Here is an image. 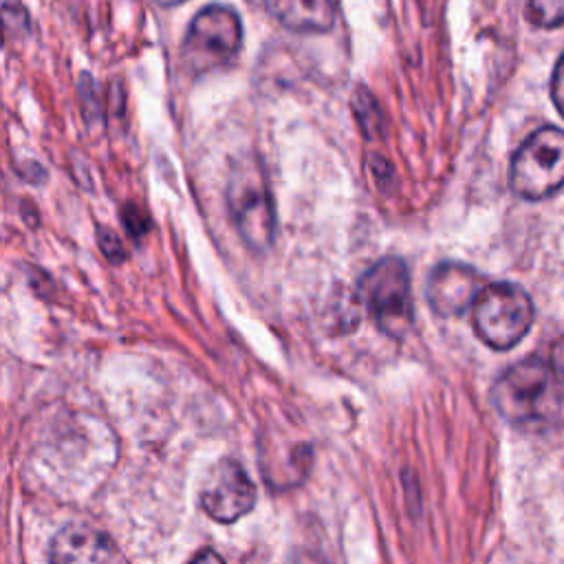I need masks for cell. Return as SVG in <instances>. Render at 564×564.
Masks as SVG:
<instances>
[{
    "label": "cell",
    "instance_id": "obj_1",
    "mask_svg": "<svg viewBox=\"0 0 564 564\" xmlns=\"http://www.w3.org/2000/svg\"><path fill=\"white\" fill-rule=\"evenodd\" d=\"M492 404L498 415L525 432L564 426V335L549 357L531 355L496 379Z\"/></svg>",
    "mask_w": 564,
    "mask_h": 564
},
{
    "label": "cell",
    "instance_id": "obj_2",
    "mask_svg": "<svg viewBox=\"0 0 564 564\" xmlns=\"http://www.w3.org/2000/svg\"><path fill=\"white\" fill-rule=\"evenodd\" d=\"M534 318V302L514 282L485 285L472 305L474 331L494 351L514 349L529 333Z\"/></svg>",
    "mask_w": 564,
    "mask_h": 564
},
{
    "label": "cell",
    "instance_id": "obj_3",
    "mask_svg": "<svg viewBox=\"0 0 564 564\" xmlns=\"http://www.w3.org/2000/svg\"><path fill=\"white\" fill-rule=\"evenodd\" d=\"M243 47V23L232 7H203L190 23L181 47L183 67L194 78L230 64Z\"/></svg>",
    "mask_w": 564,
    "mask_h": 564
},
{
    "label": "cell",
    "instance_id": "obj_4",
    "mask_svg": "<svg viewBox=\"0 0 564 564\" xmlns=\"http://www.w3.org/2000/svg\"><path fill=\"white\" fill-rule=\"evenodd\" d=\"M564 186V130L542 126L531 133L512 159L509 188L525 201L549 199Z\"/></svg>",
    "mask_w": 564,
    "mask_h": 564
},
{
    "label": "cell",
    "instance_id": "obj_5",
    "mask_svg": "<svg viewBox=\"0 0 564 564\" xmlns=\"http://www.w3.org/2000/svg\"><path fill=\"white\" fill-rule=\"evenodd\" d=\"M227 210L245 245L258 254L267 252L276 234V210L263 168L254 161L234 168L227 183Z\"/></svg>",
    "mask_w": 564,
    "mask_h": 564
},
{
    "label": "cell",
    "instance_id": "obj_6",
    "mask_svg": "<svg viewBox=\"0 0 564 564\" xmlns=\"http://www.w3.org/2000/svg\"><path fill=\"white\" fill-rule=\"evenodd\" d=\"M360 296L379 331L390 338H404L412 327V291L408 267L397 256H386L360 280Z\"/></svg>",
    "mask_w": 564,
    "mask_h": 564
},
{
    "label": "cell",
    "instance_id": "obj_7",
    "mask_svg": "<svg viewBox=\"0 0 564 564\" xmlns=\"http://www.w3.org/2000/svg\"><path fill=\"white\" fill-rule=\"evenodd\" d=\"M256 505V487L232 459L214 465L201 490V507L216 523H236Z\"/></svg>",
    "mask_w": 564,
    "mask_h": 564
},
{
    "label": "cell",
    "instance_id": "obj_8",
    "mask_svg": "<svg viewBox=\"0 0 564 564\" xmlns=\"http://www.w3.org/2000/svg\"><path fill=\"white\" fill-rule=\"evenodd\" d=\"M483 287V276L474 267L463 263H441L432 269L426 296L437 316L454 318L474 305Z\"/></svg>",
    "mask_w": 564,
    "mask_h": 564
},
{
    "label": "cell",
    "instance_id": "obj_9",
    "mask_svg": "<svg viewBox=\"0 0 564 564\" xmlns=\"http://www.w3.org/2000/svg\"><path fill=\"white\" fill-rule=\"evenodd\" d=\"M49 560L51 564H115V549L97 529L69 525L53 538Z\"/></svg>",
    "mask_w": 564,
    "mask_h": 564
},
{
    "label": "cell",
    "instance_id": "obj_10",
    "mask_svg": "<svg viewBox=\"0 0 564 564\" xmlns=\"http://www.w3.org/2000/svg\"><path fill=\"white\" fill-rule=\"evenodd\" d=\"M267 12L296 34H324L335 25V0H265Z\"/></svg>",
    "mask_w": 564,
    "mask_h": 564
},
{
    "label": "cell",
    "instance_id": "obj_11",
    "mask_svg": "<svg viewBox=\"0 0 564 564\" xmlns=\"http://www.w3.org/2000/svg\"><path fill=\"white\" fill-rule=\"evenodd\" d=\"M527 20L540 29H556L564 25V0H529Z\"/></svg>",
    "mask_w": 564,
    "mask_h": 564
},
{
    "label": "cell",
    "instance_id": "obj_12",
    "mask_svg": "<svg viewBox=\"0 0 564 564\" xmlns=\"http://www.w3.org/2000/svg\"><path fill=\"white\" fill-rule=\"evenodd\" d=\"M551 100L556 104L558 113L564 117V53L560 56L556 69L551 75Z\"/></svg>",
    "mask_w": 564,
    "mask_h": 564
},
{
    "label": "cell",
    "instance_id": "obj_13",
    "mask_svg": "<svg viewBox=\"0 0 564 564\" xmlns=\"http://www.w3.org/2000/svg\"><path fill=\"white\" fill-rule=\"evenodd\" d=\"M285 564H327V562H324V560L318 556V553L298 549V551L291 553L289 560H287Z\"/></svg>",
    "mask_w": 564,
    "mask_h": 564
},
{
    "label": "cell",
    "instance_id": "obj_14",
    "mask_svg": "<svg viewBox=\"0 0 564 564\" xmlns=\"http://www.w3.org/2000/svg\"><path fill=\"white\" fill-rule=\"evenodd\" d=\"M190 564H225V562H223V558L216 551L205 549V551L199 553V556H194L190 560Z\"/></svg>",
    "mask_w": 564,
    "mask_h": 564
},
{
    "label": "cell",
    "instance_id": "obj_15",
    "mask_svg": "<svg viewBox=\"0 0 564 564\" xmlns=\"http://www.w3.org/2000/svg\"><path fill=\"white\" fill-rule=\"evenodd\" d=\"M153 3H157L161 7H177V5L186 3V0H153Z\"/></svg>",
    "mask_w": 564,
    "mask_h": 564
}]
</instances>
